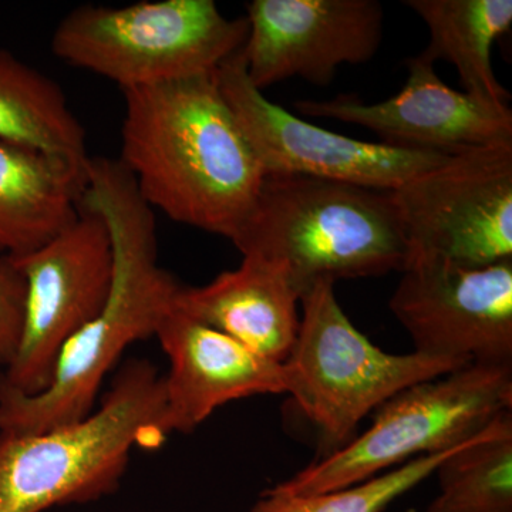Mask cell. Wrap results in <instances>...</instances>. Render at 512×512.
Returning a JSON list of instances; mask_svg holds the SVG:
<instances>
[{
  "mask_svg": "<svg viewBox=\"0 0 512 512\" xmlns=\"http://www.w3.org/2000/svg\"><path fill=\"white\" fill-rule=\"evenodd\" d=\"M84 207L99 212L114 251L113 285L103 311L64 345L49 386L35 396L0 383V433L29 436L94 412L107 373L128 346L156 336L181 286L158 262L156 212L119 160L90 157Z\"/></svg>",
  "mask_w": 512,
  "mask_h": 512,
  "instance_id": "6da1fadb",
  "label": "cell"
},
{
  "mask_svg": "<svg viewBox=\"0 0 512 512\" xmlns=\"http://www.w3.org/2000/svg\"><path fill=\"white\" fill-rule=\"evenodd\" d=\"M214 74L124 90L119 161L153 210L232 241L265 174Z\"/></svg>",
  "mask_w": 512,
  "mask_h": 512,
  "instance_id": "7a4b0ae2",
  "label": "cell"
},
{
  "mask_svg": "<svg viewBox=\"0 0 512 512\" xmlns=\"http://www.w3.org/2000/svg\"><path fill=\"white\" fill-rule=\"evenodd\" d=\"M232 242L278 265L299 298L320 282L403 272L410 258L392 191L303 175H265Z\"/></svg>",
  "mask_w": 512,
  "mask_h": 512,
  "instance_id": "3957f363",
  "label": "cell"
},
{
  "mask_svg": "<svg viewBox=\"0 0 512 512\" xmlns=\"http://www.w3.org/2000/svg\"><path fill=\"white\" fill-rule=\"evenodd\" d=\"M164 406V376L133 359L86 419L29 436L0 433V512H43L114 493L133 448L167 439Z\"/></svg>",
  "mask_w": 512,
  "mask_h": 512,
  "instance_id": "277c9868",
  "label": "cell"
},
{
  "mask_svg": "<svg viewBox=\"0 0 512 512\" xmlns=\"http://www.w3.org/2000/svg\"><path fill=\"white\" fill-rule=\"evenodd\" d=\"M247 18L228 19L214 0L83 5L60 20L53 55L124 90L210 76L237 55Z\"/></svg>",
  "mask_w": 512,
  "mask_h": 512,
  "instance_id": "5b68a950",
  "label": "cell"
},
{
  "mask_svg": "<svg viewBox=\"0 0 512 512\" xmlns=\"http://www.w3.org/2000/svg\"><path fill=\"white\" fill-rule=\"evenodd\" d=\"M511 410L512 363H470L397 393L369 429L271 490L308 495L362 483L460 446Z\"/></svg>",
  "mask_w": 512,
  "mask_h": 512,
  "instance_id": "8992f818",
  "label": "cell"
},
{
  "mask_svg": "<svg viewBox=\"0 0 512 512\" xmlns=\"http://www.w3.org/2000/svg\"><path fill=\"white\" fill-rule=\"evenodd\" d=\"M301 303L298 336L285 362L289 394L315 424L326 454L355 439L359 424L397 393L470 365L417 352H384L343 312L332 282L313 286Z\"/></svg>",
  "mask_w": 512,
  "mask_h": 512,
  "instance_id": "52a82bcc",
  "label": "cell"
},
{
  "mask_svg": "<svg viewBox=\"0 0 512 512\" xmlns=\"http://www.w3.org/2000/svg\"><path fill=\"white\" fill-rule=\"evenodd\" d=\"M25 279L22 333L0 383L35 396L49 386L67 342L103 311L114 275L113 242L99 212L82 204L43 247L8 258Z\"/></svg>",
  "mask_w": 512,
  "mask_h": 512,
  "instance_id": "ba28073f",
  "label": "cell"
},
{
  "mask_svg": "<svg viewBox=\"0 0 512 512\" xmlns=\"http://www.w3.org/2000/svg\"><path fill=\"white\" fill-rule=\"evenodd\" d=\"M392 198L409 264L431 259L483 268L512 259V146L454 154Z\"/></svg>",
  "mask_w": 512,
  "mask_h": 512,
  "instance_id": "9c48e42d",
  "label": "cell"
},
{
  "mask_svg": "<svg viewBox=\"0 0 512 512\" xmlns=\"http://www.w3.org/2000/svg\"><path fill=\"white\" fill-rule=\"evenodd\" d=\"M214 76L265 175H303L394 191L451 157L355 140L293 116L249 82L241 50Z\"/></svg>",
  "mask_w": 512,
  "mask_h": 512,
  "instance_id": "30bf717a",
  "label": "cell"
},
{
  "mask_svg": "<svg viewBox=\"0 0 512 512\" xmlns=\"http://www.w3.org/2000/svg\"><path fill=\"white\" fill-rule=\"evenodd\" d=\"M389 306L420 355L512 363V259L483 268L410 262Z\"/></svg>",
  "mask_w": 512,
  "mask_h": 512,
  "instance_id": "8fae6325",
  "label": "cell"
},
{
  "mask_svg": "<svg viewBox=\"0 0 512 512\" xmlns=\"http://www.w3.org/2000/svg\"><path fill=\"white\" fill-rule=\"evenodd\" d=\"M245 18L241 56L261 92L292 77L328 86L339 66L369 62L382 45L377 0H252Z\"/></svg>",
  "mask_w": 512,
  "mask_h": 512,
  "instance_id": "7c38bea8",
  "label": "cell"
},
{
  "mask_svg": "<svg viewBox=\"0 0 512 512\" xmlns=\"http://www.w3.org/2000/svg\"><path fill=\"white\" fill-rule=\"evenodd\" d=\"M406 83L382 103L366 104L356 97L326 101L301 100L299 113L369 128L380 143L409 150L454 154L476 148L512 146V111L451 89L419 55L407 60Z\"/></svg>",
  "mask_w": 512,
  "mask_h": 512,
  "instance_id": "4fadbf2b",
  "label": "cell"
},
{
  "mask_svg": "<svg viewBox=\"0 0 512 512\" xmlns=\"http://www.w3.org/2000/svg\"><path fill=\"white\" fill-rule=\"evenodd\" d=\"M170 372L164 376L163 431L191 433L218 407L245 397L291 393L285 363L252 352L220 330L174 308L156 333Z\"/></svg>",
  "mask_w": 512,
  "mask_h": 512,
  "instance_id": "5bb4252c",
  "label": "cell"
},
{
  "mask_svg": "<svg viewBox=\"0 0 512 512\" xmlns=\"http://www.w3.org/2000/svg\"><path fill=\"white\" fill-rule=\"evenodd\" d=\"M298 303V292L278 265L244 256L237 269L208 285L181 286L175 308L259 356L285 363L298 336Z\"/></svg>",
  "mask_w": 512,
  "mask_h": 512,
  "instance_id": "9a60e30c",
  "label": "cell"
},
{
  "mask_svg": "<svg viewBox=\"0 0 512 512\" xmlns=\"http://www.w3.org/2000/svg\"><path fill=\"white\" fill-rule=\"evenodd\" d=\"M86 168L0 141V258L36 251L82 210Z\"/></svg>",
  "mask_w": 512,
  "mask_h": 512,
  "instance_id": "2e32d148",
  "label": "cell"
},
{
  "mask_svg": "<svg viewBox=\"0 0 512 512\" xmlns=\"http://www.w3.org/2000/svg\"><path fill=\"white\" fill-rule=\"evenodd\" d=\"M430 30L420 53L456 67L464 93L491 103L508 104L510 93L498 82L491 62L495 40L510 30L511 0H406Z\"/></svg>",
  "mask_w": 512,
  "mask_h": 512,
  "instance_id": "e0dca14e",
  "label": "cell"
},
{
  "mask_svg": "<svg viewBox=\"0 0 512 512\" xmlns=\"http://www.w3.org/2000/svg\"><path fill=\"white\" fill-rule=\"evenodd\" d=\"M0 141L62 158L77 168L89 163L86 131L55 80L0 49Z\"/></svg>",
  "mask_w": 512,
  "mask_h": 512,
  "instance_id": "ac0fdd59",
  "label": "cell"
},
{
  "mask_svg": "<svg viewBox=\"0 0 512 512\" xmlns=\"http://www.w3.org/2000/svg\"><path fill=\"white\" fill-rule=\"evenodd\" d=\"M439 494L426 512H512V410L437 467Z\"/></svg>",
  "mask_w": 512,
  "mask_h": 512,
  "instance_id": "d6986e66",
  "label": "cell"
},
{
  "mask_svg": "<svg viewBox=\"0 0 512 512\" xmlns=\"http://www.w3.org/2000/svg\"><path fill=\"white\" fill-rule=\"evenodd\" d=\"M466 443L441 453L414 458L362 483L325 493L288 495L269 488L258 498L251 512H384L403 495L433 477L437 467Z\"/></svg>",
  "mask_w": 512,
  "mask_h": 512,
  "instance_id": "ffe728a7",
  "label": "cell"
},
{
  "mask_svg": "<svg viewBox=\"0 0 512 512\" xmlns=\"http://www.w3.org/2000/svg\"><path fill=\"white\" fill-rule=\"evenodd\" d=\"M26 284L8 258H0V365L15 356L22 333Z\"/></svg>",
  "mask_w": 512,
  "mask_h": 512,
  "instance_id": "44dd1931",
  "label": "cell"
}]
</instances>
